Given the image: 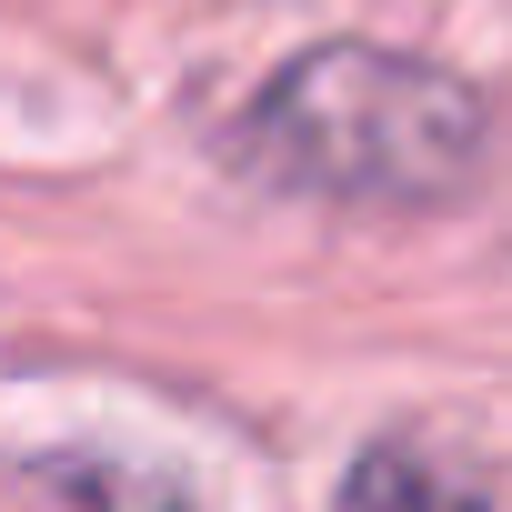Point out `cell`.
Listing matches in <instances>:
<instances>
[{
    "label": "cell",
    "mask_w": 512,
    "mask_h": 512,
    "mask_svg": "<svg viewBox=\"0 0 512 512\" xmlns=\"http://www.w3.org/2000/svg\"><path fill=\"white\" fill-rule=\"evenodd\" d=\"M262 191L352 201V211H432L492 151V101L412 51L322 41L292 51L262 91L231 111L221 141Z\"/></svg>",
    "instance_id": "obj_1"
},
{
    "label": "cell",
    "mask_w": 512,
    "mask_h": 512,
    "mask_svg": "<svg viewBox=\"0 0 512 512\" xmlns=\"http://www.w3.org/2000/svg\"><path fill=\"white\" fill-rule=\"evenodd\" d=\"M342 512H482V482L422 442H372L342 482Z\"/></svg>",
    "instance_id": "obj_2"
}]
</instances>
